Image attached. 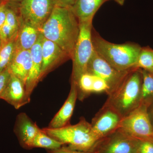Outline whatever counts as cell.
I'll return each mask as SVG.
<instances>
[{"mask_svg":"<svg viewBox=\"0 0 153 153\" xmlns=\"http://www.w3.org/2000/svg\"><path fill=\"white\" fill-rule=\"evenodd\" d=\"M2 48L1 40V36H0V49Z\"/></svg>","mask_w":153,"mask_h":153,"instance_id":"4dcf8cb0","label":"cell"},{"mask_svg":"<svg viewBox=\"0 0 153 153\" xmlns=\"http://www.w3.org/2000/svg\"><path fill=\"white\" fill-rule=\"evenodd\" d=\"M123 118L115 110L104 104L90 124L96 136L100 140L119 128Z\"/></svg>","mask_w":153,"mask_h":153,"instance_id":"30bf717a","label":"cell"},{"mask_svg":"<svg viewBox=\"0 0 153 153\" xmlns=\"http://www.w3.org/2000/svg\"><path fill=\"white\" fill-rule=\"evenodd\" d=\"M42 130L63 144V147L74 150L91 152L99 140L90 123L83 117L74 125L69 124L59 128L46 127Z\"/></svg>","mask_w":153,"mask_h":153,"instance_id":"277c9868","label":"cell"},{"mask_svg":"<svg viewBox=\"0 0 153 153\" xmlns=\"http://www.w3.org/2000/svg\"><path fill=\"white\" fill-rule=\"evenodd\" d=\"M40 30L29 23L22 21L16 38V49L30 50L38 41Z\"/></svg>","mask_w":153,"mask_h":153,"instance_id":"ac0fdd59","label":"cell"},{"mask_svg":"<svg viewBox=\"0 0 153 153\" xmlns=\"http://www.w3.org/2000/svg\"><path fill=\"white\" fill-rule=\"evenodd\" d=\"M16 38L3 46L0 49V73L8 68L13 59L16 49Z\"/></svg>","mask_w":153,"mask_h":153,"instance_id":"7402d4cb","label":"cell"},{"mask_svg":"<svg viewBox=\"0 0 153 153\" xmlns=\"http://www.w3.org/2000/svg\"><path fill=\"white\" fill-rule=\"evenodd\" d=\"M137 153H153V141L139 140Z\"/></svg>","mask_w":153,"mask_h":153,"instance_id":"603a6c76","label":"cell"},{"mask_svg":"<svg viewBox=\"0 0 153 153\" xmlns=\"http://www.w3.org/2000/svg\"><path fill=\"white\" fill-rule=\"evenodd\" d=\"M76 0H55L56 6L70 8L74 5Z\"/></svg>","mask_w":153,"mask_h":153,"instance_id":"4316f807","label":"cell"},{"mask_svg":"<svg viewBox=\"0 0 153 153\" xmlns=\"http://www.w3.org/2000/svg\"><path fill=\"white\" fill-rule=\"evenodd\" d=\"M148 114L153 126V102L148 107Z\"/></svg>","mask_w":153,"mask_h":153,"instance_id":"83f0119b","label":"cell"},{"mask_svg":"<svg viewBox=\"0 0 153 153\" xmlns=\"http://www.w3.org/2000/svg\"><path fill=\"white\" fill-rule=\"evenodd\" d=\"M41 128L25 113L17 115L14 131L21 146L26 149H33V140Z\"/></svg>","mask_w":153,"mask_h":153,"instance_id":"7c38bea8","label":"cell"},{"mask_svg":"<svg viewBox=\"0 0 153 153\" xmlns=\"http://www.w3.org/2000/svg\"><path fill=\"white\" fill-rule=\"evenodd\" d=\"M0 99L19 109L29 103L31 98L27 95L25 84L16 76L11 74L6 88L0 96Z\"/></svg>","mask_w":153,"mask_h":153,"instance_id":"4fadbf2b","label":"cell"},{"mask_svg":"<svg viewBox=\"0 0 153 153\" xmlns=\"http://www.w3.org/2000/svg\"><path fill=\"white\" fill-rule=\"evenodd\" d=\"M42 55L41 80L57 65L70 58L57 44L44 37L42 39Z\"/></svg>","mask_w":153,"mask_h":153,"instance_id":"8fae6325","label":"cell"},{"mask_svg":"<svg viewBox=\"0 0 153 153\" xmlns=\"http://www.w3.org/2000/svg\"><path fill=\"white\" fill-rule=\"evenodd\" d=\"M77 99L76 84L74 82H71V89L68 97L47 127L50 128H59L70 124L69 121L73 114Z\"/></svg>","mask_w":153,"mask_h":153,"instance_id":"9a60e30c","label":"cell"},{"mask_svg":"<svg viewBox=\"0 0 153 153\" xmlns=\"http://www.w3.org/2000/svg\"><path fill=\"white\" fill-rule=\"evenodd\" d=\"M140 69L142 75L140 104L148 107L153 102V74Z\"/></svg>","mask_w":153,"mask_h":153,"instance_id":"d6986e66","label":"cell"},{"mask_svg":"<svg viewBox=\"0 0 153 153\" xmlns=\"http://www.w3.org/2000/svg\"><path fill=\"white\" fill-rule=\"evenodd\" d=\"M7 3L4 2L0 7V28L5 22L7 15Z\"/></svg>","mask_w":153,"mask_h":153,"instance_id":"484cf974","label":"cell"},{"mask_svg":"<svg viewBox=\"0 0 153 153\" xmlns=\"http://www.w3.org/2000/svg\"><path fill=\"white\" fill-rule=\"evenodd\" d=\"M31 64L30 50L16 49L8 69L11 74L16 76L26 85Z\"/></svg>","mask_w":153,"mask_h":153,"instance_id":"2e32d148","label":"cell"},{"mask_svg":"<svg viewBox=\"0 0 153 153\" xmlns=\"http://www.w3.org/2000/svg\"><path fill=\"white\" fill-rule=\"evenodd\" d=\"M109 0H76L70 8L79 22L93 20L100 7Z\"/></svg>","mask_w":153,"mask_h":153,"instance_id":"e0dca14e","label":"cell"},{"mask_svg":"<svg viewBox=\"0 0 153 153\" xmlns=\"http://www.w3.org/2000/svg\"><path fill=\"white\" fill-rule=\"evenodd\" d=\"M23 0H16V2L17 3H21V2L22 1H23Z\"/></svg>","mask_w":153,"mask_h":153,"instance_id":"1f68e13d","label":"cell"},{"mask_svg":"<svg viewBox=\"0 0 153 153\" xmlns=\"http://www.w3.org/2000/svg\"><path fill=\"white\" fill-rule=\"evenodd\" d=\"M139 140L119 128L99 140L91 153H137Z\"/></svg>","mask_w":153,"mask_h":153,"instance_id":"ba28073f","label":"cell"},{"mask_svg":"<svg viewBox=\"0 0 153 153\" xmlns=\"http://www.w3.org/2000/svg\"><path fill=\"white\" fill-rule=\"evenodd\" d=\"M4 2L7 4H12V3H17L16 0H3Z\"/></svg>","mask_w":153,"mask_h":153,"instance_id":"f546056e","label":"cell"},{"mask_svg":"<svg viewBox=\"0 0 153 153\" xmlns=\"http://www.w3.org/2000/svg\"><path fill=\"white\" fill-rule=\"evenodd\" d=\"M92 21L79 22V32L73 52L71 82L77 85L80 76L86 72L88 65L94 52L92 41Z\"/></svg>","mask_w":153,"mask_h":153,"instance_id":"5b68a950","label":"cell"},{"mask_svg":"<svg viewBox=\"0 0 153 153\" xmlns=\"http://www.w3.org/2000/svg\"><path fill=\"white\" fill-rule=\"evenodd\" d=\"M40 32L44 38L57 44L71 59L79 24L71 9L55 6Z\"/></svg>","mask_w":153,"mask_h":153,"instance_id":"6da1fadb","label":"cell"},{"mask_svg":"<svg viewBox=\"0 0 153 153\" xmlns=\"http://www.w3.org/2000/svg\"><path fill=\"white\" fill-rule=\"evenodd\" d=\"M142 75L140 69L134 68L104 104L111 107L124 117L140 105Z\"/></svg>","mask_w":153,"mask_h":153,"instance_id":"3957f363","label":"cell"},{"mask_svg":"<svg viewBox=\"0 0 153 153\" xmlns=\"http://www.w3.org/2000/svg\"><path fill=\"white\" fill-rule=\"evenodd\" d=\"M147 108L144 105H140L123 118L119 128L134 138L153 141V126Z\"/></svg>","mask_w":153,"mask_h":153,"instance_id":"8992f818","label":"cell"},{"mask_svg":"<svg viewBox=\"0 0 153 153\" xmlns=\"http://www.w3.org/2000/svg\"><path fill=\"white\" fill-rule=\"evenodd\" d=\"M43 37L41 33L38 41L30 49L32 64L25 87L27 95L30 98L33 90L38 82L41 81L40 77L42 65V42Z\"/></svg>","mask_w":153,"mask_h":153,"instance_id":"5bb4252c","label":"cell"},{"mask_svg":"<svg viewBox=\"0 0 153 153\" xmlns=\"http://www.w3.org/2000/svg\"><path fill=\"white\" fill-rule=\"evenodd\" d=\"M134 68L143 69L153 74V49L142 47Z\"/></svg>","mask_w":153,"mask_h":153,"instance_id":"44dd1931","label":"cell"},{"mask_svg":"<svg viewBox=\"0 0 153 153\" xmlns=\"http://www.w3.org/2000/svg\"><path fill=\"white\" fill-rule=\"evenodd\" d=\"M114 1L120 6H123L126 0H114Z\"/></svg>","mask_w":153,"mask_h":153,"instance_id":"f1b7e54d","label":"cell"},{"mask_svg":"<svg viewBox=\"0 0 153 153\" xmlns=\"http://www.w3.org/2000/svg\"><path fill=\"white\" fill-rule=\"evenodd\" d=\"M131 70L120 71L117 70L100 57L94 50L88 65L86 72L100 77L106 82L109 88L108 96L119 87Z\"/></svg>","mask_w":153,"mask_h":153,"instance_id":"9c48e42d","label":"cell"},{"mask_svg":"<svg viewBox=\"0 0 153 153\" xmlns=\"http://www.w3.org/2000/svg\"><path fill=\"white\" fill-rule=\"evenodd\" d=\"M10 76V73L8 68L0 73V96L6 88Z\"/></svg>","mask_w":153,"mask_h":153,"instance_id":"cb8c5ba5","label":"cell"},{"mask_svg":"<svg viewBox=\"0 0 153 153\" xmlns=\"http://www.w3.org/2000/svg\"><path fill=\"white\" fill-rule=\"evenodd\" d=\"M47 153H91L88 152H82L71 149L68 148L62 147L60 149L54 150H47Z\"/></svg>","mask_w":153,"mask_h":153,"instance_id":"d4e9b609","label":"cell"},{"mask_svg":"<svg viewBox=\"0 0 153 153\" xmlns=\"http://www.w3.org/2000/svg\"><path fill=\"white\" fill-rule=\"evenodd\" d=\"M55 6V0H23L18 9L22 21L40 31Z\"/></svg>","mask_w":153,"mask_h":153,"instance_id":"52a82bcc","label":"cell"},{"mask_svg":"<svg viewBox=\"0 0 153 153\" xmlns=\"http://www.w3.org/2000/svg\"><path fill=\"white\" fill-rule=\"evenodd\" d=\"M94 50L100 57L117 70L134 69L142 47L134 43L116 44L105 40L98 34H92Z\"/></svg>","mask_w":153,"mask_h":153,"instance_id":"7a4b0ae2","label":"cell"},{"mask_svg":"<svg viewBox=\"0 0 153 153\" xmlns=\"http://www.w3.org/2000/svg\"><path fill=\"white\" fill-rule=\"evenodd\" d=\"M63 146V144L47 134L42 129H41L35 137L32 145L33 149L43 148L47 150H54Z\"/></svg>","mask_w":153,"mask_h":153,"instance_id":"ffe728a7","label":"cell"},{"mask_svg":"<svg viewBox=\"0 0 153 153\" xmlns=\"http://www.w3.org/2000/svg\"><path fill=\"white\" fill-rule=\"evenodd\" d=\"M4 2V1H3V0H0V7H1V5Z\"/></svg>","mask_w":153,"mask_h":153,"instance_id":"d6a6232c","label":"cell"}]
</instances>
